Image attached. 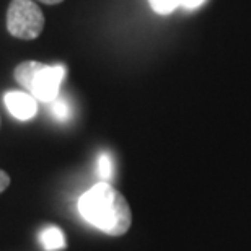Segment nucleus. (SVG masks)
<instances>
[{
  "label": "nucleus",
  "instance_id": "1a4fd4ad",
  "mask_svg": "<svg viewBox=\"0 0 251 251\" xmlns=\"http://www.w3.org/2000/svg\"><path fill=\"white\" fill-rule=\"evenodd\" d=\"M51 103H52L51 111L54 114V118L59 119V121H65V119H69V116H70V106H69L67 100L57 97Z\"/></svg>",
  "mask_w": 251,
  "mask_h": 251
},
{
  "label": "nucleus",
  "instance_id": "39448f33",
  "mask_svg": "<svg viewBox=\"0 0 251 251\" xmlns=\"http://www.w3.org/2000/svg\"><path fill=\"white\" fill-rule=\"evenodd\" d=\"M205 0H149L150 7L153 8L155 13L160 15H168L173 10H176L178 7H186L189 10H193L199 5H202Z\"/></svg>",
  "mask_w": 251,
  "mask_h": 251
},
{
  "label": "nucleus",
  "instance_id": "7ed1b4c3",
  "mask_svg": "<svg viewBox=\"0 0 251 251\" xmlns=\"http://www.w3.org/2000/svg\"><path fill=\"white\" fill-rule=\"evenodd\" d=\"M65 77V67L62 65H46L41 67L33 75L31 82L26 87V92L31 93L38 101L51 103L59 97L61 83Z\"/></svg>",
  "mask_w": 251,
  "mask_h": 251
},
{
  "label": "nucleus",
  "instance_id": "f257e3e1",
  "mask_svg": "<svg viewBox=\"0 0 251 251\" xmlns=\"http://www.w3.org/2000/svg\"><path fill=\"white\" fill-rule=\"evenodd\" d=\"M78 212L85 222L111 237L124 235L132 222L127 201L108 181L95 184L82 194L78 199Z\"/></svg>",
  "mask_w": 251,
  "mask_h": 251
},
{
  "label": "nucleus",
  "instance_id": "6e6552de",
  "mask_svg": "<svg viewBox=\"0 0 251 251\" xmlns=\"http://www.w3.org/2000/svg\"><path fill=\"white\" fill-rule=\"evenodd\" d=\"M113 160L109 153H101L98 158V176L103 181H109L113 178Z\"/></svg>",
  "mask_w": 251,
  "mask_h": 251
},
{
  "label": "nucleus",
  "instance_id": "f03ea898",
  "mask_svg": "<svg viewBox=\"0 0 251 251\" xmlns=\"http://www.w3.org/2000/svg\"><path fill=\"white\" fill-rule=\"evenodd\" d=\"M7 28L18 39H34L43 33L44 15L34 0H12L7 12Z\"/></svg>",
  "mask_w": 251,
  "mask_h": 251
},
{
  "label": "nucleus",
  "instance_id": "20e7f679",
  "mask_svg": "<svg viewBox=\"0 0 251 251\" xmlns=\"http://www.w3.org/2000/svg\"><path fill=\"white\" fill-rule=\"evenodd\" d=\"M5 106L12 116L20 121H29L38 113V100L26 92H7L3 97Z\"/></svg>",
  "mask_w": 251,
  "mask_h": 251
},
{
  "label": "nucleus",
  "instance_id": "423d86ee",
  "mask_svg": "<svg viewBox=\"0 0 251 251\" xmlns=\"http://www.w3.org/2000/svg\"><path fill=\"white\" fill-rule=\"evenodd\" d=\"M39 242L46 251H56L65 247V238L61 228L57 227H46L39 233Z\"/></svg>",
  "mask_w": 251,
  "mask_h": 251
},
{
  "label": "nucleus",
  "instance_id": "0eeeda50",
  "mask_svg": "<svg viewBox=\"0 0 251 251\" xmlns=\"http://www.w3.org/2000/svg\"><path fill=\"white\" fill-rule=\"evenodd\" d=\"M43 62H36V61H25L22 64L17 65V69H15V80L18 82L20 87H23L26 90V87L31 82L33 75L36 74V70L41 67Z\"/></svg>",
  "mask_w": 251,
  "mask_h": 251
},
{
  "label": "nucleus",
  "instance_id": "9b49d317",
  "mask_svg": "<svg viewBox=\"0 0 251 251\" xmlns=\"http://www.w3.org/2000/svg\"><path fill=\"white\" fill-rule=\"evenodd\" d=\"M38 2L46 3V5H56V3H61V2H64V0H38Z\"/></svg>",
  "mask_w": 251,
  "mask_h": 251
},
{
  "label": "nucleus",
  "instance_id": "9d476101",
  "mask_svg": "<svg viewBox=\"0 0 251 251\" xmlns=\"http://www.w3.org/2000/svg\"><path fill=\"white\" fill-rule=\"evenodd\" d=\"M8 184H10V176L3 172V170H0V193L7 189Z\"/></svg>",
  "mask_w": 251,
  "mask_h": 251
}]
</instances>
